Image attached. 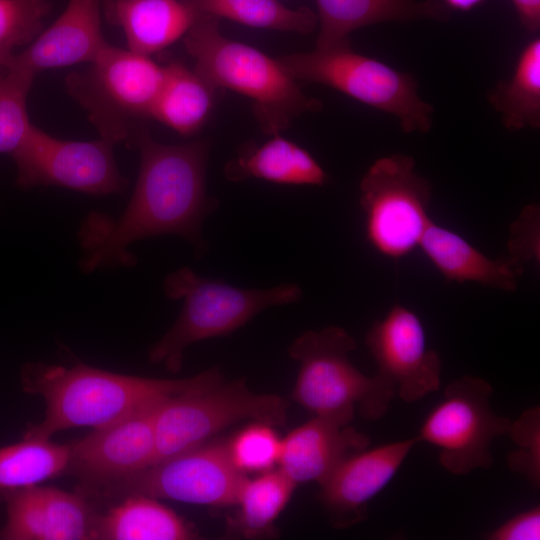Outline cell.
Wrapping results in <instances>:
<instances>
[{
	"label": "cell",
	"instance_id": "5b68a950",
	"mask_svg": "<svg viewBox=\"0 0 540 540\" xmlns=\"http://www.w3.org/2000/svg\"><path fill=\"white\" fill-rule=\"evenodd\" d=\"M355 339L343 328L306 331L288 348L299 363L292 398L315 416L349 425L355 407L365 419L384 416L396 392L379 375L368 377L350 361Z\"/></svg>",
	"mask_w": 540,
	"mask_h": 540
},
{
	"label": "cell",
	"instance_id": "4dcf8cb0",
	"mask_svg": "<svg viewBox=\"0 0 540 540\" xmlns=\"http://www.w3.org/2000/svg\"><path fill=\"white\" fill-rule=\"evenodd\" d=\"M272 426L254 422L228 442L234 464L246 472H265L278 463L281 440Z\"/></svg>",
	"mask_w": 540,
	"mask_h": 540
},
{
	"label": "cell",
	"instance_id": "836d02e7",
	"mask_svg": "<svg viewBox=\"0 0 540 540\" xmlns=\"http://www.w3.org/2000/svg\"><path fill=\"white\" fill-rule=\"evenodd\" d=\"M489 540L540 539V508L535 506L508 519L485 535Z\"/></svg>",
	"mask_w": 540,
	"mask_h": 540
},
{
	"label": "cell",
	"instance_id": "8d00e7d4",
	"mask_svg": "<svg viewBox=\"0 0 540 540\" xmlns=\"http://www.w3.org/2000/svg\"><path fill=\"white\" fill-rule=\"evenodd\" d=\"M8 64V61L0 56V71L4 70Z\"/></svg>",
	"mask_w": 540,
	"mask_h": 540
},
{
	"label": "cell",
	"instance_id": "ffe728a7",
	"mask_svg": "<svg viewBox=\"0 0 540 540\" xmlns=\"http://www.w3.org/2000/svg\"><path fill=\"white\" fill-rule=\"evenodd\" d=\"M104 11L128 50L145 56L170 46L200 18L185 0H104Z\"/></svg>",
	"mask_w": 540,
	"mask_h": 540
},
{
	"label": "cell",
	"instance_id": "277c9868",
	"mask_svg": "<svg viewBox=\"0 0 540 540\" xmlns=\"http://www.w3.org/2000/svg\"><path fill=\"white\" fill-rule=\"evenodd\" d=\"M165 295L183 300L173 326L153 345L149 360L177 373L190 345L229 335L266 308L295 303L303 292L284 283L267 289H243L197 275L188 267L171 272L163 282Z\"/></svg>",
	"mask_w": 540,
	"mask_h": 540
},
{
	"label": "cell",
	"instance_id": "44dd1931",
	"mask_svg": "<svg viewBox=\"0 0 540 540\" xmlns=\"http://www.w3.org/2000/svg\"><path fill=\"white\" fill-rule=\"evenodd\" d=\"M419 247L449 281L476 282L514 291L524 271L508 256L489 258L459 234L433 221L424 232Z\"/></svg>",
	"mask_w": 540,
	"mask_h": 540
},
{
	"label": "cell",
	"instance_id": "52a82bcc",
	"mask_svg": "<svg viewBox=\"0 0 540 540\" xmlns=\"http://www.w3.org/2000/svg\"><path fill=\"white\" fill-rule=\"evenodd\" d=\"M165 68L149 56L109 45L88 67L67 75L68 93L87 112L100 138L113 144L132 139L150 118Z\"/></svg>",
	"mask_w": 540,
	"mask_h": 540
},
{
	"label": "cell",
	"instance_id": "6da1fadb",
	"mask_svg": "<svg viewBox=\"0 0 540 540\" xmlns=\"http://www.w3.org/2000/svg\"><path fill=\"white\" fill-rule=\"evenodd\" d=\"M133 140L139 149L140 167L126 208L116 219L91 213L79 230V264L84 272L131 267L136 259L128 246L159 235L181 236L191 243L198 257L206 253L202 224L219 206L206 191L211 143L162 144L146 128H140Z\"/></svg>",
	"mask_w": 540,
	"mask_h": 540
},
{
	"label": "cell",
	"instance_id": "e575fe53",
	"mask_svg": "<svg viewBox=\"0 0 540 540\" xmlns=\"http://www.w3.org/2000/svg\"><path fill=\"white\" fill-rule=\"evenodd\" d=\"M524 29L535 34L540 29V0H510Z\"/></svg>",
	"mask_w": 540,
	"mask_h": 540
},
{
	"label": "cell",
	"instance_id": "d4e9b609",
	"mask_svg": "<svg viewBox=\"0 0 540 540\" xmlns=\"http://www.w3.org/2000/svg\"><path fill=\"white\" fill-rule=\"evenodd\" d=\"M487 102L509 131L540 127V38L520 52L513 75L487 92Z\"/></svg>",
	"mask_w": 540,
	"mask_h": 540
},
{
	"label": "cell",
	"instance_id": "9c48e42d",
	"mask_svg": "<svg viewBox=\"0 0 540 540\" xmlns=\"http://www.w3.org/2000/svg\"><path fill=\"white\" fill-rule=\"evenodd\" d=\"M359 187L369 244L392 259H400L419 247L432 222L428 214L431 187L415 171L414 159L403 154L377 159Z\"/></svg>",
	"mask_w": 540,
	"mask_h": 540
},
{
	"label": "cell",
	"instance_id": "f546056e",
	"mask_svg": "<svg viewBox=\"0 0 540 540\" xmlns=\"http://www.w3.org/2000/svg\"><path fill=\"white\" fill-rule=\"evenodd\" d=\"M46 0H0V56L8 61L43 30L50 11Z\"/></svg>",
	"mask_w": 540,
	"mask_h": 540
},
{
	"label": "cell",
	"instance_id": "8992f818",
	"mask_svg": "<svg viewBox=\"0 0 540 540\" xmlns=\"http://www.w3.org/2000/svg\"><path fill=\"white\" fill-rule=\"evenodd\" d=\"M278 60L298 82L329 86L394 116L405 133H427L432 128L434 107L418 94L416 78L354 51L351 42Z\"/></svg>",
	"mask_w": 540,
	"mask_h": 540
},
{
	"label": "cell",
	"instance_id": "f1b7e54d",
	"mask_svg": "<svg viewBox=\"0 0 540 540\" xmlns=\"http://www.w3.org/2000/svg\"><path fill=\"white\" fill-rule=\"evenodd\" d=\"M35 77L15 68L0 71V153L11 156L33 126L27 98Z\"/></svg>",
	"mask_w": 540,
	"mask_h": 540
},
{
	"label": "cell",
	"instance_id": "30bf717a",
	"mask_svg": "<svg viewBox=\"0 0 540 540\" xmlns=\"http://www.w3.org/2000/svg\"><path fill=\"white\" fill-rule=\"evenodd\" d=\"M492 393L491 385L478 377L451 382L415 437L440 450L439 461L451 474L464 475L493 464L491 444L507 434L511 420L492 410Z\"/></svg>",
	"mask_w": 540,
	"mask_h": 540
},
{
	"label": "cell",
	"instance_id": "603a6c76",
	"mask_svg": "<svg viewBox=\"0 0 540 540\" xmlns=\"http://www.w3.org/2000/svg\"><path fill=\"white\" fill-rule=\"evenodd\" d=\"M164 68L165 77L150 118L181 135H194L207 122L218 89L178 61L170 62Z\"/></svg>",
	"mask_w": 540,
	"mask_h": 540
},
{
	"label": "cell",
	"instance_id": "d6a6232c",
	"mask_svg": "<svg viewBox=\"0 0 540 540\" xmlns=\"http://www.w3.org/2000/svg\"><path fill=\"white\" fill-rule=\"evenodd\" d=\"M508 257L524 270L532 260H539V208L529 205L511 225Z\"/></svg>",
	"mask_w": 540,
	"mask_h": 540
},
{
	"label": "cell",
	"instance_id": "7c38bea8",
	"mask_svg": "<svg viewBox=\"0 0 540 540\" xmlns=\"http://www.w3.org/2000/svg\"><path fill=\"white\" fill-rule=\"evenodd\" d=\"M113 146L103 138L59 139L33 124L11 155L17 170L16 184L23 189L58 186L92 195L123 192L128 182L117 166Z\"/></svg>",
	"mask_w": 540,
	"mask_h": 540
},
{
	"label": "cell",
	"instance_id": "2e32d148",
	"mask_svg": "<svg viewBox=\"0 0 540 540\" xmlns=\"http://www.w3.org/2000/svg\"><path fill=\"white\" fill-rule=\"evenodd\" d=\"M415 443L409 438L354 453L319 484V499L333 526L347 528L366 517L368 502L390 482Z\"/></svg>",
	"mask_w": 540,
	"mask_h": 540
},
{
	"label": "cell",
	"instance_id": "e0dca14e",
	"mask_svg": "<svg viewBox=\"0 0 540 540\" xmlns=\"http://www.w3.org/2000/svg\"><path fill=\"white\" fill-rule=\"evenodd\" d=\"M102 0H69L62 14L21 52L6 68L37 76L48 69L93 62L110 44L101 27Z\"/></svg>",
	"mask_w": 540,
	"mask_h": 540
},
{
	"label": "cell",
	"instance_id": "ac0fdd59",
	"mask_svg": "<svg viewBox=\"0 0 540 540\" xmlns=\"http://www.w3.org/2000/svg\"><path fill=\"white\" fill-rule=\"evenodd\" d=\"M369 444V437L355 428L315 416L281 440L278 463L296 484H321L345 458Z\"/></svg>",
	"mask_w": 540,
	"mask_h": 540
},
{
	"label": "cell",
	"instance_id": "7a4b0ae2",
	"mask_svg": "<svg viewBox=\"0 0 540 540\" xmlns=\"http://www.w3.org/2000/svg\"><path fill=\"white\" fill-rule=\"evenodd\" d=\"M21 378L24 390L40 395L46 405L44 419L30 426L25 434L50 439L70 428L107 426L223 377L217 368L184 379H156L113 373L86 364H28Z\"/></svg>",
	"mask_w": 540,
	"mask_h": 540
},
{
	"label": "cell",
	"instance_id": "83f0119b",
	"mask_svg": "<svg viewBox=\"0 0 540 540\" xmlns=\"http://www.w3.org/2000/svg\"><path fill=\"white\" fill-rule=\"evenodd\" d=\"M201 17L226 18L250 27L311 33L318 25L315 12L307 7L292 9L278 0H185Z\"/></svg>",
	"mask_w": 540,
	"mask_h": 540
},
{
	"label": "cell",
	"instance_id": "8fae6325",
	"mask_svg": "<svg viewBox=\"0 0 540 540\" xmlns=\"http://www.w3.org/2000/svg\"><path fill=\"white\" fill-rule=\"evenodd\" d=\"M247 479L234 464L228 442H205L111 483L96 494L110 498L142 495L222 507L236 505Z\"/></svg>",
	"mask_w": 540,
	"mask_h": 540
},
{
	"label": "cell",
	"instance_id": "1f68e13d",
	"mask_svg": "<svg viewBox=\"0 0 540 540\" xmlns=\"http://www.w3.org/2000/svg\"><path fill=\"white\" fill-rule=\"evenodd\" d=\"M507 434L517 449L507 455L509 468L523 475L531 485L540 483V409L525 410L511 421Z\"/></svg>",
	"mask_w": 540,
	"mask_h": 540
},
{
	"label": "cell",
	"instance_id": "d590c367",
	"mask_svg": "<svg viewBox=\"0 0 540 540\" xmlns=\"http://www.w3.org/2000/svg\"><path fill=\"white\" fill-rule=\"evenodd\" d=\"M450 10L470 11L484 0H441Z\"/></svg>",
	"mask_w": 540,
	"mask_h": 540
},
{
	"label": "cell",
	"instance_id": "484cf974",
	"mask_svg": "<svg viewBox=\"0 0 540 540\" xmlns=\"http://www.w3.org/2000/svg\"><path fill=\"white\" fill-rule=\"evenodd\" d=\"M296 485L280 468L247 479L236 503L239 509L227 520L228 533L243 538L271 535L274 522L292 497Z\"/></svg>",
	"mask_w": 540,
	"mask_h": 540
},
{
	"label": "cell",
	"instance_id": "3957f363",
	"mask_svg": "<svg viewBox=\"0 0 540 540\" xmlns=\"http://www.w3.org/2000/svg\"><path fill=\"white\" fill-rule=\"evenodd\" d=\"M194 70L216 89H230L249 98L264 134L275 135L309 112L322 110L319 99L307 96L278 59L225 37L219 19L201 16L184 35Z\"/></svg>",
	"mask_w": 540,
	"mask_h": 540
},
{
	"label": "cell",
	"instance_id": "9a60e30c",
	"mask_svg": "<svg viewBox=\"0 0 540 540\" xmlns=\"http://www.w3.org/2000/svg\"><path fill=\"white\" fill-rule=\"evenodd\" d=\"M3 540L97 539L100 516L81 495L32 485L3 494Z\"/></svg>",
	"mask_w": 540,
	"mask_h": 540
},
{
	"label": "cell",
	"instance_id": "5bb4252c",
	"mask_svg": "<svg viewBox=\"0 0 540 540\" xmlns=\"http://www.w3.org/2000/svg\"><path fill=\"white\" fill-rule=\"evenodd\" d=\"M365 342L377 364V375L403 401L416 402L438 390L441 360L427 348L423 325L410 309L394 305L374 322Z\"/></svg>",
	"mask_w": 540,
	"mask_h": 540
},
{
	"label": "cell",
	"instance_id": "7402d4cb",
	"mask_svg": "<svg viewBox=\"0 0 540 540\" xmlns=\"http://www.w3.org/2000/svg\"><path fill=\"white\" fill-rule=\"evenodd\" d=\"M225 177L232 182L250 178L284 185L323 186L327 174L303 147L279 134L258 146L247 143L224 167Z\"/></svg>",
	"mask_w": 540,
	"mask_h": 540
},
{
	"label": "cell",
	"instance_id": "d6986e66",
	"mask_svg": "<svg viewBox=\"0 0 540 540\" xmlns=\"http://www.w3.org/2000/svg\"><path fill=\"white\" fill-rule=\"evenodd\" d=\"M319 32L316 49L350 42L360 28L383 22H448L451 10L441 0H315Z\"/></svg>",
	"mask_w": 540,
	"mask_h": 540
},
{
	"label": "cell",
	"instance_id": "4316f807",
	"mask_svg": "<svg viewBox=\"0 0 540 540\" xmlns=\"http://www.w3.org/2000/svg\"><path fill=\"white\" fill-rule=\"evenodd\" d=\"M70 447L24 434L0 447V494L37 485L67 471Z\"/></svg>",
	"mask_w": 540,
	"mask_h": 540
},
{
	"label": "cell",
	"instance_id": "cb8c5ba5",
	"mask_svg": "<svg viewBox=\"0 0 540 540\" xmlns=\"http://www.w3.org/2000/svg\"><path fill=\"white\" fill-rule=\"evenodd\" d=\"M195 528L155 498L131 495L101 515L97 539L189 540L197 539Z\"/></svg>",
	"mask_w": 540,
	"mask_h": 540
},
{
	"label": "cell",
	"instance_id": "ba28073f",
	"mask_svg": "<svg viewBox=\"0 0 540 540\" xmlns=\"http://www.w3.org/2000/svg\"><path fill=\"white\" fill-rule=\"evenodd\" d=\"M288 402L275 394L253 393L243 379H223L163 401L155 414L152 465L204 444L226 427L253 420L270 426L287 421Z\"/></svg>",
	"mask_w": 540,
	"mask_h": 540
},
{
	"label": "cell",
	"instance_id": "4fadbf2b",
	"mask_svg": "<svg viewBox=\"0 0 540 540\" xmlns=\"http://www.w3.org/2000/svg\"><path fill=\"white\" fill-rule=\"evenodd\" d=\"M162 402L96 428L69 444L67 471L80 478L83 489L96 493L153 464L156 449L155 414Z\"/></svg>",
	"mask_w": 540,
	"mask_h": 540
}]
</instances>
